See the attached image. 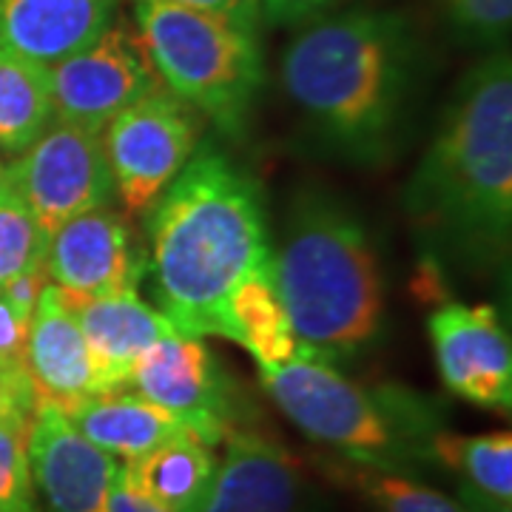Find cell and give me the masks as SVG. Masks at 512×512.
I'll use <instances>...</instances> for the list:
<instances>
[{
    "label": "cell",
    "mask_w": 512,
    "mask_h": 512,
    "mask_svg": "<svg viewBox=\"0 0 512 512\" xmlns=\"http://www.w3.org/2000/svg\"><path fill=\"white\" fill-rule=\"evenodd\" d=\"M26 456L49 512H106L117 458L86 439L63 407L35 402Z\"/></svg>",
    "instance_id": "cell-13"
},
{
    "label": "cell",
    "mask_w": 512,
    "mask_h": 512,
    "mask_svg": "<svg viewBox=\"0 0 512 512\" xmlns=\"http://www.w3.org/2000/svg\"><path fill=\"white\" fill-rule=\"evenodd\" d=\"M134 23L165 89L222 134H245L265 83L259 32L165 0H134Z\"/></svg>",
    "instance_id": "cell-6"
},
{
    "label": "cell",
    "mask_w": 512,
    "mask_h": 512,
    "mask_svg": "<svg viewBox=\"0 0 512 512\" xmlns=\"http://www.w3.org/2000/svg\"><path fill=\"white\" fill-rule=\"evenodd\" d=\"M69 308L77 316L80 333L106 390L126 387L128 367L134 365V359L163 336L174 333V325L143 302L137 291L80 299L69 302Z\"/></svg>",
    "instance_id": "cell-17"
},
{
    "label": "cell",
    "mask_w": 512,
    "mask_h": 512,
    "mask_svg": "<svg viewBox=\"0 0 512 512\" xmlns=\"http://www.w3.org/2000/svg\"><path fill=\"white\" fill-rule=\"evenodd\" d=\"M214 447L200 441L194 433H180L148 450L146 456L123 461L128 481L171 512H194L202 495L217 473Z\"/></svg>",
    "instance_id": "cell-19"
},
{
    "label": "cell",
    "mask_w": 512,
    "mask_h": 512,
    "mask_svg": "<svg viewBox=\"0 0 512 512\" xmlns=\"http://www.w3.org/2000/svg\"><path fill=\"white\" fill-rule=\"evenodd\" d=\"M29 325L0 293V373L26 370V342H29Z\"/></svg>",
    "instance_id": "cell-27"
},
{
    "label": "cell",
    "mask_w": 512,
    "mask_h": 512,
    "mask_svg": "<svg viewBox=\"0 0 512 512\" xmlns=\"http://www.w3.org/2000/svg\"><path fill=\"white\" fill-rule=\"evenodd\" d=\"M6 180V171H3V165H0V183Z\"/></svg>",
    "instance_id": "cell-34"
},
{
    "label": "cell",
    "mask_w": 512,
    "mask_h": 512,
    "mask_svg": "<svg viewBox=\"0 0 512 512\" xmlns=\"http://www.w3.org/2000/svg\"><path fill=\"white\" fill-rule=\"evenodd\" d=\"M126 387L160 404L205 444H220L237 430V399L220 359L202 339L168 333L128 367Z\"/></svg>",
    "instance_id": "cell-9"
},
{
    "label": "cell",
    "mask_w": 512,
    "mask_h": 512,
    "mask_svg": "<svg viewBox=\"0 0 512 512\" xmlns=\"http://www.w3.org/2000/svg\"><path fill=\"white\" fill-rule=\"evenodd\" d=\"M52 123L49 69L0 49V151L18 157Z\"/></svg>",
    "instance_id": "cell-21"
},
{
    "label": "cell",
    "mask_w": 512,
    "mask_h": 512,
    "mask_svg": "<svg viewBox=\"0 0 512 512\" xmlns=\"http://www.w3.org/2000/svg\"><path fill=\"white\" fill-rule=\"evenodd\" d=\"M46 271L66 302H80L106 293L137 291L146 276V254L131 237L126 217L109 205L57 228L46 248Z\"/></svg>",
    "instance_id": "cell-12"
},
{
    "label": "cell",
    "mask_w": 512,
    "mask_h": 512,
    "mask_svg": "<svg viewBox=\"0 0 512 512\" xmlns=\"http://www.w3.org/2000/svg\"><path fill=\"white\" fill-rule=\"evenodd\" d=\"M413 63V29L402 15L348 9L302 23L282 52L279 80L325 146L376 163L402 128Z\"/></svg>",
    "instance_id": "cell-2"
},
{
    "label": "cell",
    "mask_w": 512,
    "mask_h": 512,
    "mask_svg": "<svg viewBox=\"0 0 512 512\" xmlns=\"http://www.w3.org/2000/svg\"><path fill=\"white\" fill-rule=\"evenodd\" d=\"M55 123L103 131L120 111L134 106L163 83L154 72L140 35L126 20H111L109 29L83 52L49 69Z\"/></svg>",
    "instance_id": "cell-10"
},
{
    "label": "cell",
    "mask_w": 512,
    "mask_h": 512,
    "mask_svg": "<svg viewBox=\"0 0 512 512\" xmlns=\"http://www.w3.org/2000/svg\"><path fill=\"white\" fill-rule=\"evenodd\" d=\"M279 299L302 348L339 362L382 333L384 288L365 225L325 191H302L274 251Z\"/></svg>",
    "instance_id": "cell-4"
},
{
    "label": "cell",
    "mask_w": 512,
    "mask_h": 512,
    "mask_svg": "<svg viewBox=\"0 0 512 512\" xmlns=\"http://www.w3.org/2000/svg\"><path fill=\"white\" fill-rule=\"evenodd\" d=\"M228 322L234 342L254 353L259 367L282 365L299 353L302 345L276 291L274 256L245 276L228 296Z\"/></svg>",
    "instance_id": "cell-20"
},
{
    "label": "cell",
    "mask_w": 512,
    "mask_h": 512,
    "mask_svg": "<svg viewBox=\"0 0 512 512\" xmlns=\"http://www.w3.org/2000/svg\"><path fill=\"white\" fill-rule=\"evenodd\" d=\"M12 373H15V370H12Z\"/></svg>",
    "instance_id": "cell-35"
},
{
    "label": "cell",
    "mask_w": 512,
    "mask_h": 512,
    "mask_svg": "<svg viewBox=\"0 0 512 512\" xmlns=\"http://www.w3.org/2000/svg\"><path fill=\"white\" fill-rule=\"evenodd\" d=\"M259 382L285 419L348 461L407 470L430 458V441L439 433L433 410L404 390H367L330 356L299 348L282 365L259 367Z\"/></svg>",
    "instance_id": "cell-5"
},
{
    "label": "cell",
    "mask_w": 512,
    "mask_h": 512,
    "mask_svg": "<svg viewBox=\"0 0 512 512\" xmlns=\"http://www.w3.org/2000/svg\"><path fill=\"white\" fill-rule=\"evenodd\" d=\"M3 171L9 188L29 205L49 237L63 222L114 202L100 134L72 123H52Z\"/></svg>",
    "instance_id": "cell-8"
},
{
    "label": "cell",
    "mask_w": 512,
    "mask_h": 512,
    "mask_svg": "<svg viewBox=\"0 0 512 512\" xmlns=\"http://www.w3.org/2000/svg\"><path fill=\"white\" fill-rule=\"evenodd\" d=\"M63 413L92 444L123 461L146 456L163 441L188 433L177 416L128 387L77 399L66 404Z\"/></svg>",
    "instance_id": "cell-18"
},
{
    "label": "cell",
    "mask_w": 512,
    "mask_h": 512,
    "mask_svg": "<svg viewBox=\"0 0 512 512\" xmlns=\"http://www.w3.org/2000/svg\"><path fill=\"white\" fill-rule=\"evenodd\" d=\"M23 365L37 402L66 407L94 393H106L77 316L52 282L43 288L32 313Z\"/></svg>",
    "instance_id": "cell-15"
},
{
    "label": "cell",
    "mask_w": 512,
    "mask_h": 512,
    "mask_svg": "<svg viewBox=\"0 0 512 512\" xmlns=\"http://www.w3.org/2000/svg\"><path fill=\"white\" fill-rule=\"evenodd\" d=\"M29 419L0 424V512H37L35 481L26 456Z\"/></svg>",
    "instance_id": "cell-25"
},
{
    "label": "cell",
    "mask_w": 512,
    "mask_h": 512,
    "mask_svg": "<svg viewBox=\"0 0 512 512\" xmlns=\"http://www.w3.org/2000/svg\"><path fill=\"white\" fill-rule=\"evenodd\" d=\"M427 328L444 387L484 410L510 413L512 345L493 305L444 302Z\"/></svg>",
    "instance_id": "cell-11"
},
{
    "label": "cell",
    "mask_w": 512,
    "mask_h": 512,
    "mask_svg": "<svg viewBox=\"0 0 512 512\" xmlns=\"http://www.w3.org/2000/svg\"><path fill=\"white\" fill-rule=\"evenodd\" d=\"M339 473L353 490L365 495L376 512H467L458 498H450L416 478L404 476L402 470H384L350 461Z\"/></svg>",
    "instance_id": "cell-23"
},
{
    "label": "cell",
    "mask_w": 512,
    "mask_h": 512,
    "mask_svg": "<svg viewBox=\"0 0 512 512\" xmlns=\"http://www.w3.org/2000/svg\"><path fill=\"white\" fill-rule=\"evenodd\" d=\"M458 501L464 504L467 512H512V507L507 501H495L490 495L478 493V490H470V487H458Z\"/></svg>",
    "instance_id": "cell-33"
},
{
    "label": "cell",
    "mask_w": 512,
    "mask_h": 512,
    "mask_svg": "<svg viewBox=\"0 0 512 512\" xmlns=\"http://www.w3.org/2000/svg\"><path fill=\"white\" fill-rule=\"evenodd\" d=\"M450 29L478 49H501L512 29V0H439Z\"/></svg>",
    "instance_id": "cell-26"
},
{
    "label": "cell",
    "mask_w": 512,
    "mask_h": 512,
    "mask_svg": "<svg viewBox=\"0 0 512 512\" xmlns=\"http://www.w3.org/2000/svg\"><path fill=\"white\" fill-rule=\"evenodd\" d=\"M225 441L228 453L194 512H299L302 470L285 444L251 427L231 430Z\"/></svg>",
    "instance_id": "cell-14"
},
{
    "label": "cell",
    "mask_w": 512,
    "mask_h": 512,
    "mask_svg": "<svg viewBox=\"0 0 512 512\" xmlns=\"http://www.w3.org/2000/svg\"><path fill=\"white\" fill-rule=\"evenodd\" d=\"M46 285H49V271H46V259H43V262H37L35 268H29V271H23L15 279H9L0 288V293L6 296V302L15 308L18 316H23L26 322H32L37 299H40V293H43Z\"/></svg>",
    "instance_id": "cell-28"
},
{
    "label": "cell",
    "mask_w": 512,
    "mask_h": 512,
    "mask_svg": "<svg viewBox=\"0 0 512 512\" xmlns=\"http://www.w3.org/2000/svg\"><path fill=\"white\" fill-rule=\"evenodd\" d=\"M106 512H171L154 504L151 498L140 493L131 481H128L123 464H117V473L111 478L109 501H106Z\"/></svg>",
    "instance_id": "cell-32"
},
{
    "label": "cell",
    "mask_w": 512,
    "mask_h": 512,
    "mask_svg": "<svg viewBox=\"0 0 512 512\" xmlns=\"http://www.w3.org/2000/svg\"><path fill=\"white\" fill-rule=\"evenodd\" d=\"M143 220L146 274L165 319L183 336L234 342L228 296L274 256L259 183L217 148H197Z\"/></svg>",
    "instance_id": "cell-1"
},
{
    "label": "cell",
    "mask_w": 512,
    "mask_h": 512,
    "mask_svg": "<svg viewBox=\"0 0 512 512\" xmlns=\"http://www.w3.org/2000/svg\"><path fill=\"white\" fill-rule=\"evenodd\" d=\"M202 123L200 114L165 86L106 123L100 143L109 160L114 197L123 202L128 220L146 217L177 180L200 148Z\"/></svg>",
    "instance_id": "cell-7"
},
{
    "label": "cell",
    "mask_w": 512,
    "mask_h": 512,
    "mask_svg": "<svg viewBox=\"0 0 512 512\" xmlns=\"http://www.w3.org/2000/svg\"><path fill=\"white\" fill-rule=\"evenodd\" d=\"M410 217L473 259L507 254L512 225V60L493 49L461 77L407 185Z\"/></svg>",
    "instance_id": "cell-3"
},
{
    "label": "cell",
    "mask_w": 512,
    "mask_h": 512,
    "mask_svg": "<svg viewBox=\"0 0 512 512\" xmlns=\"http://www.w3.org/2000/svg\"><path fill=\"white\" fill-rule=\"evenodd\" d=\"M49 234L37 225L29 205L0 183V288L46 259Z\"/></svg>",
    "instance_id": "cell-24"
},
{
    "label": "cell",
    "mask_w": 512,
    "mask_h": 512,
    "mask_svg": "<svg viewBox=\"0 0 512 512\" xmlns=\"http://www.w3.org/2000/svg\"><path fill=\"white\" fill-rule=\"evenodd\" d=\"M35 402V387L29 382L26 370L0 373V424L12 419H29Z\"/></svg>",
    "instance_id": "cell-30"
},
{
    "label": "cell",
    "mask_w": 512,
    "mask_h": 512,
    "mask_svg": "<svg viewBox=\"0 0 512 512\" xmlns=\"http://www.w3.org/2000/svg\"><path fill=\"white\" fill-rule=\"evenodd\" d=\"M165 3H177V6L217 15V18L231 20V23H237L242 29H251V32H259V23H262L259 0H165Z\"/></svg>",
    "instance_id": "cell-31"
},
{
    "label": "cell",
    "mask_w": 512,
    "mask_h": 512,
    "mask_svg": "<svg viewBox=\"0 0 512 512\" xmlns=\"http://www.w3.org/2000/svg\"><path fill=\"white\" fill-rule=\"evenodd\" d=\"M430 458L458 473L461 487L478 490L495 501H512V436L507 430L481 436L439 430L430 441Z\"/></svg>",
    "instance_id": "cell-22"
},
{
    "label": "cell",
    "mask_w": 512,
    "mask_h": 512,
    "mask_svg": "<svg viewBox=\"0 0 512 512\" xmlns=\"http://www.w3.org/2000/svg\"><path fill=\"white\" fill-rule=\"evenodd\" d=\"M120 0H0V49L52 69L109 29Z\"/></svg>",
    "instance_id": "cell-16"
},
{
    "label": "cell",
    "mask_w": 512,
    "mask_h": 512,
    "mask_svg": "<svg viewBox=\"0 0 512 512\" xmlns=\"http://www.w3.org/2000/svg\"><path fill=\"white\" fill-rule=\"evenodd\" d=\"M339 0H259V15L271 26H302L330 12Z\"/></svg>",
    "instance_id": "cell-29"
}]
</instances>
